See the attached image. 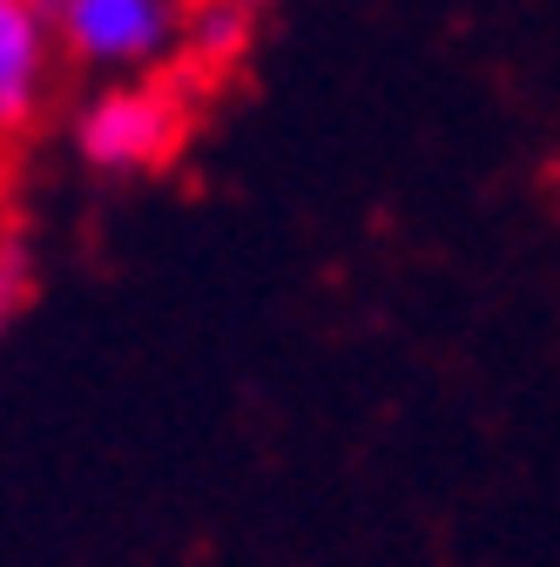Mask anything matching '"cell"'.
Returning <instances> with one entry per match:
<instances>
[{
	"mask_svg": "<svg viewBox=\"0 0 560 567\" xmlns=\"http://www.w3.org/2000/svg\"><path fill=\"white\" fill-rule=\"evenodd\" d=\"M189 142V89L176 75H122L75 109V156L95 176H156Z\"/></svg>",
	"mask_w": 560,
	"mask_h": 567,
	"instance_id": "1",
	"label": "cell"
},
{
	"mask_svg": "<svg viewBox=\"0 0 560 567\" xmlns=\"http://www.w3.org/2000/svg\"><path fill=\"white\" fill-rule=\"evenodd\" d=\"M54 48L95 75H156L183 48L189 0H54Z\"/></svg>",
	"mask_w": 560,
	"mask_h": 567,
	"instance_id": "2",
	"label": "cell"
},
{
	"mask_svg": "<svg viewBox=\"0 0 560 567\" xmlns=\"http://www.w3.org/2000/svg\"><path fill=\"white\" fill-rule=\"evenodd\" d=\"M54 21L34 0H0V142L28 135L54 82Z\"/></svg>",
	"mask_w": 560,
	"mask_h": 567,
	"instance_id": "3",
	"label": "cell"
},
{
	"mask_svg": "<svg viewBox=\"0 0 560 567\" xmlns=\"http://www.w3.org/2000/svg\"><path fill=\"white\" fill-rule=\"evenodd\" d=\"M250 34H257V8L250 0H196L189 8V21H183V48L176 54H189V68H230L243 48H250Z\"/></svg>",
	"mask_w": 560,
	"mask_h": 567,
	"instance_id": "4",
	"label": "cell"
},
{
	"mask_svg": "<svg viewBox=\"0 0 560 567\" xmlns=\"http://www.w3.org/2000/svg\"><path fill=\"white\" fill-rule=\"evenodd\" d=\"M28 305H34V250L21 237H0V338L21 324Z\"/></svg>",
	"mask_w": 560,
	"mask_h": 567,
	"instance_id": "5",
	"label": "cell"
},
{
	"mask_svg": "<svg viewBox=\"0 0 560 567\" xmlns=\"http://www.w3.org/2000/svg\"><path fill=\"white\" fill-rule=\"evenodd\" d=\"M34 8H48V14H54V0H34Z\"/></svg>",
	"mask_w": 560,
	"mask_h": 567,
	"instance_id": "6",
	"label": "cell"
}]
</instances>
